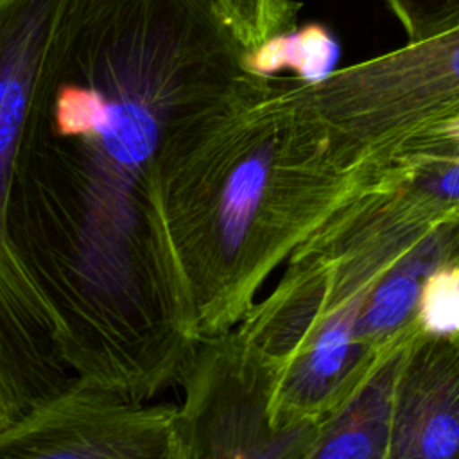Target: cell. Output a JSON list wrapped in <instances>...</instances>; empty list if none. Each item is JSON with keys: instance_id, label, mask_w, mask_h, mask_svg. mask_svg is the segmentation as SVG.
Listing matches in <instances>:
<instances>
[{"instance_id": "3957f363", "label": "cell", "mask_w": 459, "mask_h": 459, "mask_svg": "<svg viewBox=\"0 0 459 459\" xmlns=\"http://www.w3.org/2000/svg\"><path fill=\"white\" fill-rule=\"evenodd\" d=\"M375 273L294 251L276 287L235 326L274 382L281 427H316L355 391L378 355L357 342Z\"/></svg>"}, {"instance_id": "8992f818", "label": "cell", "mask_w": 459, "mask_h": 459, "mask_svg": "<svg viewBox=\"0 0 459 459\" xmlns=\"http://www.w3.org/2000/svg\"><path fill=\"white\" fill-rule=\"evenodd\" d=\"M176 384L183 459H308L317 427L276 421L273 377L237 328L197 339Z\"/></svg>"}, {"instance_id": "7a4b0ae2", "label": "cell", "mask_w": 459, "mask_h": 459, "mask_svg": "<svg viewBox=\"0 0 459 459\" xmlns=\"http://www.w3.org/2000/svg\"><path fill=\"white\" fill-rule=\"evenodd\" d=\"M384 167L335 161L298 75L246 70L174 120L158 197L195 337L235 328L271 273Z\"/></svg>"}, {"instance_id": "8fae6325", "label": "cell", "mask_w": 459, "mask_h": 459, "mask_svg": "<svg viewBox=\"0 0 459 459\" xmlns=\"http://www.w3.org/2000/svg\"><path fill=\"white\" fill-rule=\"evenodd\" d=\"M416 317L427 333L459 332V260L441 265L427 276Z\"/></svg>"}, {"instance_id": "7c38bea8", "label": "cell", "mask_w": 459, "mask_h": 459, "mask_svg": "<svg viewBox=\"0 0 459 459\" xmlns=\"http://www.w3.org/2000/svg\"><path fill=\"white\" fill-rule=\"evenodd\" d=\"M407 41L434 36L459 23V0H384Z\"/></svg>"}, {"instance_id": "277c9868", "label": "cell", "mask_w": 459, "mask_h": 459, "mask_svg": "<svg viewBox=\"0 0 459 459\" xmlns=\"http://www.w3.org/2000/svg\"><path fill=\"white\" fill-rule=\"evenodd\" d=\"M65 0H0V403L11 418L59 391L75 371L54 316L22 264L7 224L14 156Z\"/></svg>"}, {"instance_id": "52a82bcc", "label": "cell", "mask_w": 459, "mask_h": 459, "mask_svg": "<svg viewBox=\"0 0 459 459\" xmlns=\"http://www.w3.org/2000/svg\"><path fill=\"white\" fill-rule=\"evenodd\" d=\"M7 457L183 459L179 411L75 373L0 429V459Z\"/></svg>"}, {"instance_id": "4fadbf2b", "label": "cell", "mask_w": 459, "mask_h": 459, "mask_svg": "<svg viewBox=\"0 0 459 459\" xmlns=\"http://www.w3.org/2000/svg\"><path fill=\"white\" fill-rule=\"evenodd\" d=\"M11 420H13V418H11V414H9V412H7V409L0 403V429H4Z\"/></svg>"}, {"instance_id": "ba28073f", "label": "cell", "mask_w": 459, "mask_h": 459, "mask_svg": "<svg viewBox=\"0 0 459 459\" xmlns=\"http://www.w3.org/2000/svg\"><path fill=\"white\" fill-rule=\"evenodd\" d=\"M387 459H459V332H418L398 369Z\"/></svg>"}, {"instance_id": "9c48e42d", "label": "cell", "mask_w": 459, "mask_h": 459, "mask_svg": "<svg viewBox=\"0 0 459 459\" xmlns=\"http://www.w3.org/2000/svg\"><path fill=\"white\" fill-rule=\"evenodd\" d=\"M420 323L384 348L344 403L317 425L308 459H387L394 387Z\"/></svg>"}, {"instance_id": "5b68a950", "label": "cell", "mask_w": 459, "mask_h": 459, "mask_svg": "<svg viewBox=\"0 0 459 459\" xmlns=\"http://www.w3.org/2000/svg\"><path fill=\"white\" fill-rule=\"evenodd\" d=\"M299 93L341 167H382L459 108V23L317 79L299 77Z\"/></svg>"}, {"instance_id": "30bf717a", "label": "cell", "mask_w": 459, "mask_h": 459, "mask_svg": "<svg viewBox=\"0 0 459 459\" xmlns=\"http://www.w3.org/2000/svg\"><path fill=\"white\" fill-rule=\"evenodd\" d=\"M244 47L255 48L296 29L298 0H217Z\"/></svg>"}, {"instance_id": "6da1fadb", "label": "cell", "mask_w": 459, "mask_h": 459, "mask_svg": "<svg viewBox=\"0 0 459 459\" xmlns=\"http://www.w3.org/2000/svg\"><path fill=\"white\" fill-rule=\"evenodd\" d=\"M246 47L217 0H65L22 127L7 224L66 364L147 402L197 337L165 230L174 120L228 88Z\"/></svg>"}]
</instances>
